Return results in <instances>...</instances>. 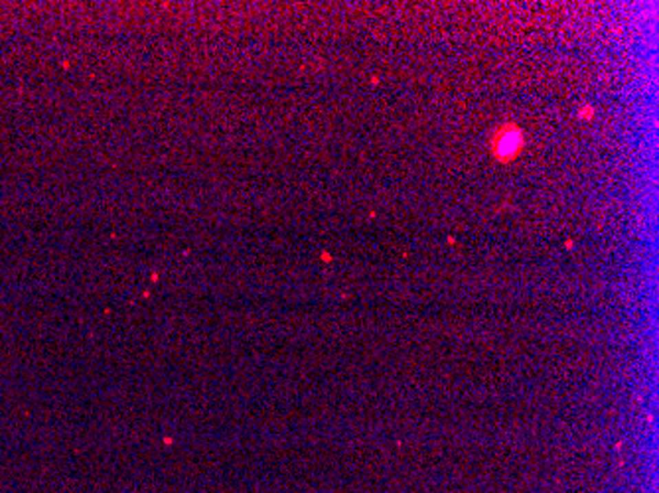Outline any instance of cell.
I'll list each match as a JSON object with an SVG mask.
<instances>
[{
	"mask_svg": "<svg viewBox=\"0 0 659 493\" xmlns=\"http://www.w3.org/2000/svg\"><path fill=\"white\" fill-rule=\"evenodd\" d=\"M592 117H594V109H592V107H590V105H585V107H583V109H581V119L590 120V119H592Z\"/></svg>",
	"mask_w": 659,
	"mask_h": 493,
	"instance_id": "2",
	"label": "cell"
},
{
	"mask_svg": "<svg viewBox=\"0 0 659 493\" xmlns=\"http://www.w3.org/2000/svg\"><path fill=\"white\" fill-rule=\"evenodd\" d=\"M488 149L497 164H513L525 149V131L517 122L506 120L490 133Z\"/></svg>",
	"mask_w": 659,
	"mask_h": 493,
	"instance_id": "1",
	"label": "cell"
}]
</instances>
